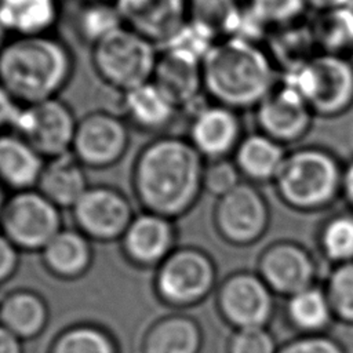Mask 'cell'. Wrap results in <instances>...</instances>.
<instances>
[{
	"instance_id": "obj_1",
	"label": "cell",
	"mask_w": 353,
	"mask_h": 353,
	"mask_svg": "<svg viewBox=\"0 0 353 353\" xmlns=\"http://www.w3.org/2000/svg\"><path fill=\"white\" fill-rule=\"evenodd\" d=\"M205 160L188 138L159 135L137 153L131 186L142 211L170 219L189 214L203 189Z\"/></svg>"
},
{
	"instance_id": "obj_2",
	"label": "cell",
	"mask_w": 353,
	"mask_h": 353,
	"mask_svg": "<svg viewBox=\"0 0 353 353\" xmlns=\"http://www.w3.org/2000/svg\"><path fill=\"white\" fill-rule=\"evenodd\" d=\"M74 66L72 48L51 33L14 36L0 47V84L21 106L58 98Z\"/></svg>"
},
{
	"instance_id": "obj_3",
	"label": "cell",
	"mask_w": 353,
	"mask_h": 353,
	"mask_svg": "<svg viewBox=\"0 0 353 353\" xmlns=\"http://www.w3.org/2000/svg\"><path fill=\"white\" fill-rule=\"evenodd\" d=\"M201 68L207 95L236 112L255 108L276 85L274 63L268 52L237 36L214 43Z\"/></svg>"
},
{
	"instance_id": "obj_4",
	"label": "cell",
	"mask_w": 353,
	"mask_h": 353,
	"mask_svg": "<svg viewBox=\"0 0 353 353\" xmlns=\"http://www.w3.org/2000/svg\"><path fill=\"white\" fill-rule=\"evenodd\" d=\"M342 172L328 152L302 148L287 153L274 185L280 199L291 208L317 211L330 205L342 190Z\"/></svg>"
},
{
	"instance_id": "obj_5",
	"label": "cell",
	"mask_w": 353,
	"mask_h": 353,
	"mask_svg": "<svg viewBox=\"0 0 353 353\" xmlns=\"http://www.w3.org/2000/svg\"><path fill=\"white\" fill-rule=\"evenodd\" d=\"M150 40L121 25L91 46L98 79L121 95L153 79L157 51Z\"/></svg>"
},
{
	"instance_id": "obj_6",
	"label": "cell",
	"mask_w": 353,
	"mask_h": 353,
	"mask_svg": "<svg viewBox=\"0 0 353 353\" xmlns=\"http://www.w3.org/2000/svg\"><path fill=\"white\" fill-rule=\"evenodd\" d=\"M216 280L210 254L199 247L178 245L154 269L153 292L164 306L185 310L204 302L216 288Z\"/></svg>"
},
{
	"instance_id": "obj_7",
	"label": "cell",
	"mask_w": 353,
	"mask_h": 353,
	"mask_svg": "<svg viewBox=\"0 0 353 353\" xmlns=\"http://www.w3.org/2000/svg\"><path fill=\"white\" fill-rule=\"evenodd\" d=\"M306 101L314 114L335 117L353 105V63L343 55L321 52L287 72L283 81Z\"/></svg>"
},
{
	"instance_id": "obj_8",
	"label": "cell",
	"mask_w": 353,
	"mask_h": 353,
	"mask_svg": "<svg viewBox=\"0 0 353 353\" xmlns=\"http://www.w3.org/2000/svg\"><path fill=\"white\" fill-rule=\"evenodd\" d=\"M61 211L37 189L12 192L0 215V232L19 251L40 252L63 228Z\"/></svg>"
},
{
	"instance_id": "obj_9",
	"label": "cell",
	"mask_w": 353,
	"mask_h": 353,
	"mask_svg": "<svg viewBox=\"0 0 353 353\" xmlns=\"http://www.w3.org/2000/svg\"><path fill=\"white\" fill-rule=\"evenodd\" d=\"M128 146L130 130L125 119L97 109L79 117L70 152L88 170H108L123 160Z\"/></svg>"
},
{
	"instance_id": "obj_10",
	"label": "cell",
	"mask_w": 353,
	"mask_h": 353,
	"mask_svg": "<svg viewBox=\"0 0 353 353\" xmlns=\"http://www.w3.org/2000/svg\"><path fill=\"white\" fill-rule=\"evenodd\" d=\"M77 120L69 103L58 97L21 106L12 132L48 160L72 150Z\"/></svg>"
},
{
	"instance_id": "obj_11",
	"label": "cell",
	"mask_w": 353,
	"mask_h": 353,
	"mask_svg": "<svg viewBox=\"0 0 353 353\" xmlns=\"http://www.w3.org/2000/svg\"><path fill=\"white\" fill-rule=\"evenodd\" d=\"M70 214L74 228L92 243L119 241L135 216L127 194L110 185L90 186Z\"/></svg>"
},
{
	"instance_id": "obj_12",
	"label": "cell",
	"mask_w": 353,
	"mask_h": 353,
	"mask_svg": "<svg viewBox=\"0 0 353 353\" xmlns=\"http://www.w3.org/2000/svg\"><path fill=\"white\" fill-rule=\"evenodd\" d=\"M212 221L223 241L245 247L265 234L269 226V207L255 186L241 182L216 200Z\"/></svg>"
},
{
	"instance_id": "obj_13",
	"label": "cell",
	"mask_w": 353,
	"mask_h": 353,
	"mask_svg": "<svg viewBox=\"0 0 353 353\" xmlns=\"http://www.w3.org/2000/svg\"><path fill=\"white\" fill-rule=\"evenodd\" d=\"M219 316L234 330L266 327L273 316V292L259 274H229L216 290Z\"/></svg>"
},
{
	"instance_id": "obj_14",
	"label": "cell",
	"mask_w": 353,
	"mask_h": 353,
	"mask_svg": "<svg viewBox=\"0 0 353 353\" xmlns=\"http://www.w3.org/2000/svg\"><path fill=\"white\" fill-rule=\"evenodd\" d=\"M123 258L137 269H156L178 247L174 219L141 211L119 240Z\"/></svg>"
},
{
	"instance_id": "obj_15",
	"label": "cell",
	"mask_w": 353,
	"mask_h": 353,
	"mask_svg": "<svg viewBox=\"0 0 353 353\" xmlns=\"http://www.w3.org/2000/svg\"><path fill=\"white\" fill-rule=\"evenodd\" d=\"M313 114L301 94L285 83L276 84L255 106V119L261 132L281 145L302 139L312 125Z\"/></svg>"
},
{
	"instance_id": "obj_16",
	"label": "cell",
	"mask_w": 353,
	"mask_h": 353,
	"mask_svg": "<svg viewBox=\"0 0 353 353\" xmlns=\"http://www.w3.org/2000/svg\"><path fill=\"white\" fill-rule=\"evenodd\" d=\"M124 26L165 46L188 22V0H112Z\"/></svg>"
},
{
	"instance_id": "obj_17",
	"label": "cell",
	"mask_w": 353,
	"mask_h": 353,
	"mask_svg": "<svg viewBox=\"0 0 353 353\" xmlns=\"http://www.w3.org/2000/svg\"><path fill=\"white\" fill-rule=\"evenodd\" d=\"M258 274L272 292L291 296L313 287L316 265L303 247L281 241L263 250L258 261Z\"/></svg>"
},
{
	"instance_id": "obj_18",
	"label": "cell",
	"mask_w": 353,
	"mask_h": 353,
	"mask_svg": "<svg viewBox=\"0 0 353 353\" xmlns=\"http://www.w3.org/2000/svg\"><path fill=\"white\" fill-rule=\"evenodd\" d=\"M188 139L204 160L228 159L241 141L237 112L214 102L200 108L190 120Z\"/></svg>"
},
{
	"instance_id": "obj_19",
	"label": "cell",
	"mask_w": 353,
	"mask_h": 353,
	"mask_svg": "<svg viewBox=\"0 0 353 353\" xmlns=\"http://www.w3.org/2000/svg\"><path fill=\"white\" fill-rule=\"evenodd\" d=\"M201 61L186 51L165 47L157 57L152 81L178 109L188 108L204 91Z\"/></svg>"
},
{
	"instance_id": "obj_20",
	"label": "cell",
	"mask_w": 353,
	"mask_h": 353,
	"mask_svg": "<svg viewBox=\"0 0 353 353\" xmlns=\"http://www.w3.org/2000/svg\"><path fill=\"white\" fill-rule=\"evenodd\" d=\"M43 268L55 279L74 281L88 273L94 262L92 241L76 228H62L40 251Z\"/></svg>"
},
{
	"instance_id": "obj_21",
	"label": "cell",
	"mask_w": 353,
	"mask_h": 353,
	"mask_svg": "<svg viewBox=\"0 0 353 353\" xmlns=\"http://www.w3.org/2000/svg\"><path fill=\"white\" fill-rule=\"evenodd\" d=\"M204 331L186 313H170L152 321L141 341L142 353H201Z\"/></svg>"
},
{
	"instance_id": "obj_22",
	"label": "cell",
	"mask_w": 353,
	"mask_h": 353,
	"mask_svg": "<svg viewBox=\"0 0 353 353\" xmlns=\"http://www.w3.org/2000/svg\"><path fill=\"white\" fill-rule=\"evenodd\" d=\"M85 167L72 152L46 160L36 189L61 210H72L91 186Z\"/></svg>"
},
{
	"instance_id": "obj_23",
	"label": "cell",
	"mask_w": 353,
	"mask_h": 353,
	"mask_svg": "<svg viewBox=\"0 0 353 353\" xmlns=\"http://www.w3.org/2000/svg\"><path fill=\"white\" fill-rule=\"evenodd\" d=\"M50 321L47 301L34 290L17 288L1 298L0 324L21 341L40 336Z\"/></svg>"
},
{
	"instance_id": "obj_24",
	"label": "cell",
	"mask_w": 353,
	"mask_h": 353,
	"mask_svg": "<svg viewBox=\"0 0 353 353\" xmlns=\"http://www.w3.org/2000/svg\"><path fill=\"white\" fill-rule=\"evenodd\" d=\"M123 117L135 128L149 132L165 130L179 109L154 81H148L121 95Z\"/></svg>"
},
{
	"instance_id": "obj_25",
	"label": "cell",
	"mask_w": 353,
	"mask_h": 353,
	"mask_svg": "<svg viewBox=\"0 0 353 353\" xmlns=\"http://www.w3.org/2000/svg\"><path fill=\"white\" fill-rule=\"evenodd\" d=\"M46 159L15 132L0 134V183L12 192L36 189Z\"/></svg>"
},
{
	"instance_id": "obj_26",
	"label": "cell",
	"mask_w": 353,
	"mask_h": 353,
	"mask_svg": "<svg viewBox=\"0 0 353 353\" xmlns=\"http://www.w3.org/2000/svg\"><path fill=\"white\" fill-rule=\"evenodd\" d=\"M285 156L284 145L263 132H254L241 138L233 153V163L247 179L265 182L274 181Z\"/></svg>"
},
{
	"instance_id": "obj_27",
	"label": "cell",
	"mask_w": 353,
	"mask_h": 353,
	"mask_svg": "<svg viewBox=\"0 0 353 353\" xmlns=\"http://www.w3.org/2000/svg\"><path fill=\"white\" fill-rule=\"evenodd\" d=\"M58 17V0H0V19L14 36L50 33Z\"/></svg>"
},
{
	"instance_id": "obj_28",
	"label": "cell",
	"mask_w": 353,
	"mask_h": 353,
	"mask_svg": "<svg viewBox=\"0 0 353 353\" xmlns=\"http://www.w3.org/2000/svg\"><path fill=\"white\" fill-rule=\"evenodd\" d=\"M244 11L237 0H188V21L208 32L216 41L237 36Z\"/></svg>"
},
{
	"instance_id": "obj_29",
	"label": "cell",
	"mask_w": 353,
	"mask_h": 353,
	"mask_svg": "<svg viewBox=\"0 0 353 353\" xmlns=\"http://www.w3.org/2000/svg\"><path fill=\"white\" fill-rule=\"evenodd\" d=\"M47 353H121L116 336L95 323H76L61 330Z\"/></svg>"
},
{
	"instance_id": "obj_30",
	"label": "cell",
	"mask_w": 353,
	"mask_h": 353,
	"mask_svg": "<svg viewBox=\"0 0 353 353\" xmlns=\"http://www.w3.org/2000/svg\"><path fill=\"white\" fill-rule=\"evenodd\" d=\"M287 317L295 328L310 335L321 334L331 324L334 314L325 291L313 285L288 296Z\"/></svg>"
},
{
	"instance_id": "obj_31",
	"label": "cell",
	"mask_w": 353,
	"mask_h": 353,
	"mask_svg": "<svg viewBox=\"0 0 353 353\" xmlns=\"http://www.w3.org/2000/svg\"><path fill=\"white\" fill-rule=\"evenodd\" d=\"M316 46L323 52L343 55L353 50V8L342 7L321 11L310 26Z\"/></svg>"
},
{
	"instance_id": "obj_32",
	"label": "cell",
	"mask_w": 353,
	"mask_h": 353,
	"mask_svg": "<svg viewBox=\"0 0 353 353\" xmlns=\"http://www.w3.org/2000/svg\"><path fill=\"white\" fill-rule=\"evenodd\" d=\"M121 25L123 22L117 8L113 1L109 0L84 1L76 18L77 33L83 40L90 43V46Z\"/></svg>"
},
{
	"instance_id": "obj_33",
	"label": "cell",
	"mask_w": 353,
	"mask_h": 353,
	"mask_svg": "<svg viewBox=\"0 0 353 353\" xmlns=\"http://www.w3.org/2000/svg\"><path fill=\"white\" fill-rule=\"evenodd\" d=\"M320 247L338 265L353 262V215L339 214L327 221L320 233Z\"/></svg>"
},
{
	"instance_id": "obj_34",
	"label": "cell",
	"mask_w": 353,
	"mask_h": 353,
	"mask_svg": "<svg viewBox=\"0 0 353 353\" xmlns=\"http://www.w3.org/2000/svg\"><path fill=\"white\" fill-rule=\"evenodd\" d=\"M324 291L334 317L353 324V262L338 265L331 272Z\"/></svg>"
},
{
	"instance_id": "obj_35",
	"label": "cell",
	"mask_w": 353,
	"mask_h": 353,
	"mask_svg": "<svg viewBox=\"0 0 353 353\" xmlns=\"http://www.w3.org/2000/svg\"><path fill=\"white\" fill-rule=\"evenodd\" d=\"M306 7L305 0H250L248 12L262 26L281 28L294 23Z\"/></svg>"
},
{
	"instance_id": "obj_36",
	"label": "cell",
	"mask_w": 353,
	"mask_h": 353,
	"mask_svg": "<svg viewBox=\"0 0 353 353\" xmlns=\"http://www.w3.org/2000/svg\"><path fill=\"white\" fill-rule=\"evenodd\" d=\"M240 176L241 174L233 160H211L210 163H205L204 167L203 189L219 199L241 183Z\"/></svg>"
},
{
	"instance_id": "obj_37",
	"label": "cell",
	"mask_w": 353,
	"mask_h": 353,
	"mask_svg": "<svg viewBox=\"0 0 353 353\" xmlns=\"http://www.w3.org/2000/svg\"><path fill=\"white\" fill-rule=\"evenodd\" d=\"M279 346L266 327L234 330L228 342V353H277Z\"/></svg>"
},
{
	"instance_id": "obj_38",
	"label": "cell",
	"mask_w": 353,
	"mask_h": 353,
	"mask_svg": "<svg viewBox=\"0 0 353 353\" xmlns=\"http://www.w3.org/2000/svg\"><path fill=\"white\" fill-rule=\"evenodd\" d=\"M277 353H345L332 338L321 334H310L296 338L277 349Z\"/></svg>"
},
{
	"instance_id": "obj_39",
	"label": "cell",
	"mask_w": 353,
	"mask_h": 353,
	"mask_svg": "<svg viewBox=\"0 0 353 353\" xmlns=\"http://www.w3.org/2000/svg\"><path fill=\"white\" fill-rule=\"evenodd\" d=\"M19 250L0 232V285L10 281L19 268Z\"/></svg>"
},
{
	"instance_id": "obj_40",
	"label": "cell",
	"mask_w": 353,
	"mask_h": 353,
	"mask_svg": "<svg viewBox=\"0 0 353 353\" xmlns=\"http://www.w3.org/2000/svg\"><path fill=\"white\" fill-rule=\"evenodd\" d=\"M19 110L21 105L0 84V134L6 132V130L8 128H14Z\"/></svg>"
},
{
	"instance_id": "obj_41",
	"label": "cell",
	"mask_w": 353,
	"mask_h": 353,
	"mask_svg": "<svg viewBox=\"0 0 353 353\" xmlns=\"http://www.w3.org/2000/svg\"><path fill=\"white\" fill-rule=\"evenodd\" d=\"M0 353H23V341L0 324Z\"/></svg>"
},
{
	"instance_id": "obj_42",
	"label": "cell",
	"mask_w": 353,
	"mask_h": 353,
	"mask_svg": "<svg viewBox=\"0 0 353 353\" xmlns=\"http://www.w3.org/2000/svg\"><path fill=\"white\" fill-rule=\"evenodd\" d=\"M307 7H312L317 12L342 8V7H350L353 0H305Z\"/></svg>"
},
{
	"instance_id": "obj_43",
	"label": "cell",
	"mask_w": 353,
	"mask_h": 353,
	"mask_svg": "<svg viewBox=\"0 0 353 353\" xmlns=\"http://www.w3.org/2000/svg\"><path fill=\"white\" fill-rule=\"evenodd\" d=\"M342 192L349 203L353 204V161L342 172Z\"/></svg>"
},
{
	"instance_id": "obj_44",
	"label": "cell",
	"mask_w": 353,
	"mask_h": 353,
	"mask_svg": "<svg viewBox=\"0 0 353 353\" xmlns=\"http://www.w3.org/2000/svg\"><path fill=\"white\" fill-rule=\"evenodd\" d=\"M6 188L0 183V215L3 212V208H4V204H6V200H7V196H6Z\"/></svg>"
},
{
	"instance_id": "obj_45",
	"label": "cell",
	"mask_w": 353,
	"mask_h": 353,
	"mask_svg": "<svg viewBox=\"0 0 353 353\" xmlns=\"http://www.w3.org/2000/svg\"><path fill=\"white\" fill-rule=\"evenodd\" d=\"M6 34H8V30L6 29V26H4V23L1 22V19H0V47L6 43L4 41V37H6Z\"/></svg>"
},
{
	"instance_id": "obj_46",
	"label": "cell",
	"mask_w": 353,
	"mask_h": 353,
	"mask_svg": "<svg viewBox=\"0 0 353 353\" xmlns=\"http://www.w3.org/2000/svg\"><path fill=\"white\" fill-rule=\"evenodd\" d=\"M83 1H101V0H83ZM109 1H112V0H109Z\"/></svg>"
},
{
	"instance_id": "obj_47",
	"label": "cell",
	"mask_w": 353,
	"mask_h": 353,
	"mask_svg": "<svg viewBox=\"0 0 353 353\" xmlns=\"http://www.w3.org/2000/svg\"><path fill=\"white\" fill-rule=\"evenodd\" d=\"M1 298H3V295H0V303H1Z\"/></svg>"
},
{
	"instance_id": "obj_48",
	"label": "cell",
	"mask_w": 353,
	"mask_h": 353,
	"mask_svg": "<svg viewBox=\"0 0 353 353\" xmlns=\"http://www.w3.org/2000/svg\"><path fill=\"white\" fill-rule=\"evenodd\" d=\"M350 7H352V8H353V1H352V4H350Z\"/></svg>"
}]
</instances>
